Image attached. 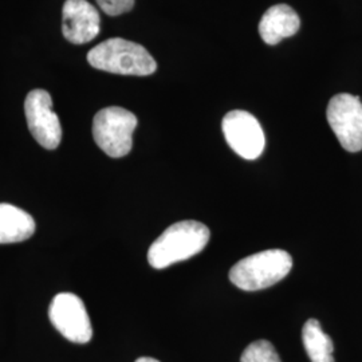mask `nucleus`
Segmentation results:
<instances>
[{
    "label": "nucleus",
    "mask_w": 362,
    "mask_h": 362,
    "mask_svg": "<svg viewBox=\"0 0 362 362\" xmlns=\"http://www.w3.org/2000/svg\"><path fill=\"white\" fill-rule=\"evenodd\" d=\"M208 240L209 230L206 224L194 220L175 223L152 243L148 262L156 270L167 269L202 252Z\"/></svg>",
    "instance_id": "1"
},
{
    "label": "nucleus",
    "mask_w": 362,
    "mask_h": 362,
    "mask_svg": "<svg viewBox=\"0 0 362 362\" xmlns=\"http://www.w3.org/2000/svg\"><path fill=\"white\" fill-rule=\"evenodd\" d=\"M88 62L97 70L119 76L146 77L157 70L155 58L144 46L122 38L97 45L88 54Z\"/></svg>",
    "instance_id": "2"
},
{
    "label": "nucleus",
    "mask_w": 362,
    "mask_h": 362,
    "mask_svg": "<svg viewBox=\"0 0 362 362\" xmlns=\"http://www.w3.org/2000/svg\"><path fill=\"white\" fill-rule=\"evenodd\" d=\"M291 267L287 251L267 250L239 260L230 272V281L245 291H258L282 281Z\"/></svg>",
    "instance_id": "3"
},
{
    "label": "nucleus",
    "mask_w": 362,
    "mask_h": 362,
    "mask_svg": "<svg viewBox=\"0 0 362 362\" xmlns=\"http://www.w3.org/2000/svg\"><path fill=\"white\" fill-rule=\"evenodd\" d=\"M137 122V117L124 107H105L93 119L94 141L109 157L119 158L129 155Z\"/></svg>",
    "instance_id": "4"
},
{
    "label": "nucleus",
    "mask_w": 362,
    "mask_h": 362,
    "mask_svg": "<svg viewBox=\"0 0 362 362\" xmlns=\"http://www.w3.org/2000/svg\"><path fill=\"white\" fill-rule=\"evenodd\" d=\"M326 117L345 151H362V103L358 97L348 93L337 94L327 105Z\"/></svg>",
    "instance_id": "5"
},
{
    "label": "nucleus",
    "mask_w": 362,
    "mask_h": 362,
    "mask_svg": "<svg viewBox=\"0 0 362 362\" xmlns=\"http://www.w3.org/2000/svg\"><path fill=\"white\" fill-rule=\"evenodd\" d=\"M25 115L30 133L37 143L47 151L57 149L62 140V127L52 110L49 91L43 89L30 91L25 101Z\"/></svg>",
    "instance_id": "6"
},
{
    "label": "nucleus",
    "mask_w": 362,
    "mask_h": 362,
    "mask_svg": "<svg viewBox=\"0 0 362 362\" xmlns=\"http://www.w3.org/2000/svg\"><path fill=\"white\" fill-rule=\"evenodd\" d=\"M49 317L52 326L71 342L88 344L93 337L90 318L81 298L61 293L52 299Z\"/></svg>",
    "instance_id": "7"
},
{
    "label": "nucleus",
    "mask_w": 362,
    "mask_h": 362,
    "mask_svg": "<svg viewBox=\"0 0 362 362\" xmlns=\"http://www.w3.org/2000/svg\"><path fill=\"white\" fill-rule=\"evenodd\" d=\"M226 141L236 155L257 160L263 153L266 139L258 119L245 110L227 113L221 122Z\"/></svg>",
    "instance_id": "8"
},
{
    "label": "nucleus",
    "mask_w": 362,
    "mask_h": 362,
    "mask_svg": "<svg viewBox=\"0 0 362 362\" xmlns=\"http://www.w3.org/2000/svg\"><path fill=\"white\" fill-rule=\"evenodd\" d=\"M100 13L88 0H66L62 8V34L70 43H89L100 34Z\"/></svg>",
    "instance_id": "9"
},
{
    "label": "nucleus",
    "mask_w": 362,
    "mask_h": 362,
    "mask_svg": "<svg viewBox=\"0 0 362 362\" xmlns=\"http://www.w3.org/2000/svg\"><path fill=\"white\" fill-rule=\"evenodd\" d=\"M300 27L298 13L287 4H276L270 7L260 19L259 34L270 45H278L281 40L296 35Z\"/></svg>",
    "instance_id": "10"
},
{
    "label": "nucleus",
    "mask_w": 362,
    "mask_h": 362,
    "mask_svg": "<svg viewBox=\"0 0 362 362\" xmlns=\"http://www.w3.org/2000/svg\"><path fill=\"white\" fill-rule=\"evenodd\" d=\"M35 233L33 216L13 204L0 203V245L25 242Z\"/></svg>",
    "instance_id": "11"
},
{
    "label": "nucleus",
    "mask_w": 362,
    "mask_h": 362,
    "mask_svg": "<svg viewBox=\"0 0 362 362\" xmlns=\"http://www.w3.org/2000/svg\"><path fill=\"white\" fill-rule=\"evenodd\" d=\"M302 339L311 362H334L333 341L325 333L317 320L311 318L305 324Z\"/></svg>",
    "instance_id": "12"
},
{
    "label": "nucleus",
    "mask_w": 362,
    "mask_h": 362,
    "mask_svg": "<svg viewBox=\"0 0 362 362\" xmlns=\"http://www.w3.org/2000/svg\"><path fill=\"white\" fill-rule=\"evenodd\" d=\"M240 362H282L272 342L259 339L247 346Z\"/></svg>",
    "instance_id": "13"
},
{
    "label": "nucleus",
    "mask_w": 362,
    "mask_h": 362,
    "mask_svg": "<svg viewBox=\"0 0 362 362\" xmlns=\"http://www.w3.org/2000/svg\"><path fill=\"white\" fill-rule=\"evenodd\" d=\"M100 8L110 16H118L129 13L134 7V0H95Z\"/></svg>",
    "instance_id": "14"
},
{
    "label": "nucleus",
    "mask_w": 362,
    "mask_h": 362,
    "mask_svg": "<svg viewBox=\"0 0 362 362\" xmlns=\"http://www.w3.org/2000/svg\"><path fill=\"white\" fill-rule=\"evenodd\" d=\"M136 362H160L155 360V358H152V357H141V358H139Z\"/></svg>",
    "instance_id": "15"
}]
</instances>
